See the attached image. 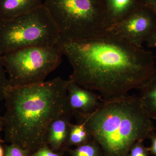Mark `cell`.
<instances>
[{
    "label": "cell",
    "mask_w": 156,
    "mask_h": 156,
    "mask_svg": "<svg viewBox=\"0 0 156 156\" xmlns=\"http://www.w3.org/2000/svg\"><path fill=\"white\" fill-rule=\"evenodd\" d=\"M56 46L72 66L70 80L103 99L127 95L156 75L151 52L108 33L83 41L60 37Z\"/></svg>",
    "instance_id": "obj_1"
},
{
    "label": "cell",
    "mask_w": 156,
    "mask_h": 156,
    "mask_svg": "<svg viewBox=\"0 0 156 156\" xmlns=\"http://www.w3.org/2000/svg\"><path fill=\"white\" fill-rule=\"evenodd\" d=\"M70 82L58 77L35 85L9 86L4 99L5 142L17 144L30 154L47 144L50 124L71 111L67 99Z\"/></svg>",
    "instance_id": "obj_2"
},
{
    "label": "cell",
    "mask_w": 156,
    "mask_h": 156,
    "mask_svg": "<svg viewBox=\"0 0 156 156\" xmlns=\"http://www.w3.org/2000/svg\"><path fill=\"white\" fill-rule=\"evenodd\" d=\"M76 121L85 123L103 156H128L135 142L150 139L156 130L141 98L135 95L101 98L95 111Z\"/></svg>",
    "instance_id": "obj_3"
},
{
    "label": "cell",
    "mask_w": 156,
    "mask_h": 156,
    "mask_svg": "<svg viewBox=\"0 0 156 156\" xmlns=\"http://www.w3.org/2000/svg\"><path fill=\"white\" fill-rule=\"evenodd\" d=\"M44 5L64 40L92 39L108 29L102 0H45Z\"/></svg>",
    "instance_id": "obj_4"
},
{
    "label": "cell",
    "mask_w": 156,
    "mask_h": 156,
    "mask_svg": "<svg viewBox=\"0 0 156 156\" xmlns=\"http://www.w3.org/2000/svg\"><path fill=\"white\" fill-rule=\"evenodd\" d=\"M60 35L43 6L21 16L0 20V54L31 47L56 46Z\"/></svg>",
    "instance_id": "obj_5"
},
{
    "label": "cell",
    "mask_w": 156,
    "mask_h": 156,
    "mask_svg": "<svg viewBox=\"0 0 156 156\" xmlns=\"http://www.w3.org/2000/svg\"><path fill=\"white\" fill-rule=\"evenodd\" d=\"M63 54L56 46L31 47L2 55L10 86L22 87L41 83L61 64Z\"/></svg>",
    "instance_id": "obj_6"
},
{
    "label": "cell",
    "mask_w": 156,
    "mask_h": 156,
    "mask_svg": "<svg viewBox=\"0 0 156 156\" xmlns=\"http://www.w3.org/2000/svg\"><path fill=\"white\" fill-rule=\"evenodd\" d=\"M156 28V15L147 9L139 6L105 32L142 48L143 44L146 42Z\"/></svg>",
    "instance_id": "obj_7"
},
{
    "label": "cell",
    "mask_w": 156,
    "mask_h": 156,
    "mask_svg": "<svg viewBox=\"0 0 156 156\" xmlns=\"http://www.w3.org/2000/svg\"><path fill=\"white\" fill-rule=\"evenodd\" d=\"M101 98L93 91L71 81L68 87V102L76 119L95 111L100 105Z\"/></svg>",
    "instance_id": "obj_8"
},
{
    "label": "cell",
    "mask_w": 156,
    "mask_h": 156,
    "mask_svg": "<svg viewBox=\"0 0 156 156\" xmlns=\"http://www.w3.org/2000/svg\"><path fill=\"white\" fill-rule=\"evenodd\" d=\"M73 116L72 111L62 115L50 124L47 132V144L56 152L64 151L70 128L71 120Z\"/></svg>",
    "instance_id": "obj_9"
},
{
    "label": "cell",
    "mask_w": 156,
    "mask_h": 156,
    "mask_svg": "<svg viewBox=\"0 0 156 156\" xmlns=\"http://www.w3.org/2000/svg\"><path fill=\"white\" fill-rule=\"evenodd\" d=\"M43 5L42 0H0V20L16 18Z\"/></svg>",
    "instance_id": "obj_10"
},
{
    "label": "cell",
    "mask_w": 156,
    "mask_h": 156,
    "mask_svg": "<svg viewBox=\"0 0 156 156\" xmlns=\"http://www.w3.org/2000/svg\"><path fill=\"white\" fill-rule=\"evenodd\" d=\"M102 1L108 29L127 17L139 6L138 0Z\"/></svg>",
    "instance_id": "obj_11"
},
{
    "label": "cell",
    "mask_w": 156,
    "mask_h": 156,
    "mask_svg": "<svg viewBox=\"0 0 156 156\" xmlns=\"http://www.w3.org/2000/svg\"><path fill=\"white\" fill-rule=\"evenodd\" d=\"M140 98L151 119H156V75L139 89Z\"/></svg>",
    "instance_id": "obj_12"
},
{
    "label": "cell",
    "mask_w": 156,
    "mask_h": 156,
    "mask_svg": "<svg viewBox=\"0 0 156 156\" xmlns=\"http://www.w3.org/2000/svg\"><path fill=\"white\" fill-rule=\"evenodd\" d=\"M93 139L84 122L71 124L69 136L64 146V150L66 151L71 146H79L85 144Z\"/></svg>",
    "instance_id": "obj_13"
},
{
    "label": "cell",
    "mask_w": 156,
    "mask_h": 156,
    "mask_svg": "<svg viewBox=\"0 0 156 156\" xmlns=\"http://www.w3.org/2000/svg\"><path fill=\"white\" fill-rule=\"evenodd\" d=\"M71 156H103V152L98 144L93 139L91 141L77 147L75 149H68Z\"/></svg>",
    "instance_id": "obj_14"
},
{
    "label": "cell",
    "mask_w": 156,
    "mask_h": 156,
    "mask_svg": "<svg viewBox=\"0 0 156 156\" xmlns=\"http://www.w3.org/2000/svg\"><path fill=\"white\" fill-rule=\"evenodd\" d=\"M10 86L9 79L6 76V70L3 65L0 54V101L5 99L6 90Z\"/></svg>",
    "instance_id": "obj_15"
},
{
    "label": "cell",
    "mask_w": 156,
    "mask_h": 156,
    "mask_svg": "<svg viewBox=\"0 0 156 156\" xmlns=\"http://www.w3.org/2000/svg\"><path fill=\"white\" fill-rule=\"evenodd\" d=\"M149 148L145 147L143 141H137L131 147L128 156H149Z\"/></svg>",
    "instance_id": "obj_16"
},
{
    "label": "cell",
    "mask_w": 156,
    "mask_h": 156,
    "mask_svg": "<svg viewBox=\"0 0 156 156\" xmlns=\"http://www.w3.org/2000/svg\"><path fill=\"white\" fill-rule=\"evenodd\" d=\"M4 156H29L30 153L28 151L23 149L19 146L14 144L5 146Z\"/></svg>",
    "instance_id": "obj_17"
},
{
    "label": "cell",
    "mask_w": 156,
    "mask_h": 156,
    "mask_svg": "<svg viewBox=\"0 0 156 156\" xmlns=\"http://www.w3.org/2000/svg\"><path fill=\"white\" fill-rule=\"evenodd\" d=\"M63 152L53 151L48 144H46L29 156H63Z\"/></svg>",
    "instance_id": "obj_18"
},
{
    "label": "cell",
    "mask_w": 156,
    "mask_h": 156,
    "mask_svg": "<svg viewBox=\"0 0 156 156\" xmlns=\"http://www.w3.org/2000/svg\"><path fill=\"white\" fill-rule=\"evenodd\" d=\"M139 6L151 11L156 16V0H138Z\"/></svg>",
    "instance_id": "obj_19"
},
{
    "label": "cell",
    "mask_w": 156,
    "mask_h": 156,
    "mask_svg": "<svg viewBox=\"0 0 156 156\" xmlns=\"http://www.w3.org/2000/svg\"><path fill=\"white\" fill-rule=\"evenodd\" d=\"M146 43L147 44L148 47L156 50V28L149 37Z\"/></svg>",
    "instance_id": "obj_20"
},
{
    "label": "cell",
    "mask_w": 156,
    "mask_h": 156,
    "mask_svg": "<svg viewBox=\"0 0 156 156\" xmlns=\"http://www.w3.org/2000/svg\"><path fill=\"white\" fill-rule=\"evenodd\" d=\"M151 145L149 147L150 153L151 154L156 156V133L155 132L151 136L150 138Z\"/></svg>",
    "instance_id": "obj_21"
},
{
    "label": "cell",
    "mask_w": 156,
    "mask_h": 156,
    "mask_svg": "<svg viewBox=\"0 0 156 156\" xmlns=\"http://www.w3.org/2000/svg\"><path fill=\"white\" fill-rule=\"evenodd\" d=\"M4 130V121H3V117L0 115V143L2 144L5 142V140L2 139L1 136V132Z\"/></svg>",
    "instance_id": "obj_22"
},
{
    "label": "cell",
    "mask_w": 156,
    "mask_h": 156,
    "mask_svg": "<svg viewBox=\"0 0 156 156\" xmlns=\"http://www.w3.org/2000/svg\"><path fill=\"white\" fill-rule=\"evenodd\" d=\"M5 152V147L2 145V143H0V156H4Z\"/></svg>",
    "instance_id": "obj_23"
}]
</instances>
